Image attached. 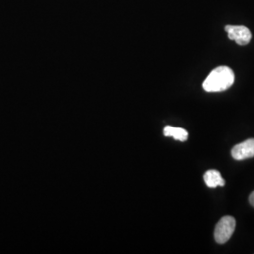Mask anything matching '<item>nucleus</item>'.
I'll list each match as a JSON object with an SVG mask.
<instances>
[{"mask_svg": "<svg viewBox=\"0 0 254 254\" xmlns=\"http://www.w3.org/2000/svg\"><path fill=\"white\" fill-rule=\"evenodd\" d=\"M249 200H250V203H251V204H252V205L254 207V191L252 193V194H251Z\"/></svg>", "mask_w": 254, "mask_h": 254, "instance_id": "obj_7", "label": "nucleus"}, {"mask_svg": "<svg viewBox=\"0 0 254 254\" xmlns=\"http://www.w3.org/2000/svg\"><path fill=\"white\" fill-rule=\"evenodd\" d=\"M231 153L236 160H244L254 157V138H249L239 144H236L232 149Z\"/></svg>", "mask_w": 254, "mask_h": 254, "instance_id": "obj_4", "label": "nucleus"}, {"mask_svg": "<svg viewBox=\"0 0 254 254\" xmlns=\"http://www.w3.org/2000/svg\"><path fill=\"white\" fill-rule=\"evenodd\" d=\"M236 229V219L231 216L220 218L215 228V240L219 244H224L231 238Z\"/></svg>", "mask_w": 254, "mask_h": 254, "instance_id": "obj_2", "label": "nucleus"}, {"mask_svg": "<svg viewBox=\"0 0 254 254\" xmlns=\"http://www.w3.org/2000/svg\"><path fill=\"white\" fill-rule=\"evenodd\" d=\"M235 82V73L227 66L214 69L203 82V89L207 92H220L228 90Z\"/></svg>", "mask_w": 254, "mask_h": 254, "instance_id": "obj_1", "label": "nucleus"}, {"mask_svg": "<svg viewBox=\"0 0 254 254\" xmlns=\"http://www.w3.org/2000/svg\"><path fill=\"white\" fill-rule=\"evenodd\" d=\"M203 179L209 188H217L218 186L223 187L225 185V180L221 177L220 173L217 170H209L203 175Z\"/></svg>", "mask_w": 254, "mask_h": 254, "instance_id": "obj_5", "label": "nucleus"}, {"mask_svg": "<svg viewBox=\"0 0 254 254\" xmlns=\"http://www.w3.org/2000/svg\"><path fill=\"white\" fill-rule=\"evenodd\" d=\"M163 133L165 136H173L174 139L180 141H186L189 136L187 130L178 127H166L164 128Z\"/></svg>", "mask_w": 254, "mask_h": 254, "instance_id": "obj_6", "label": "nucleus"}, {"mask_svg": "<svg viewBox=\"0 0 254 254\" xmlns=\"http://www.w3.org/2000/svg\"><path fill=\"white\" fill-rule=\"evenodd\" d=\"M228 37L230 40L235 41L239 46H246L252 40V33L250 29L244 26H232L228 25L225 27Z\"/></svg>", "mask_w": 254, "mask_h": 254, "instance_id": "obj_3", "label": "nucleus"}]
</instances>
